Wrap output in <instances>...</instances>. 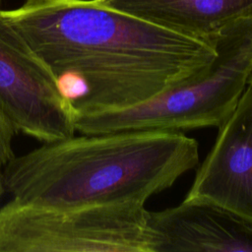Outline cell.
<instances>
[{"mask_svg":"<svg viewBox=\"0 0 252 252\" xmlns=\"http://www.w3.org/2000/svg\"><path fill=\"white\" fill-rule=\"evenodd\" d=\"M198 162L197 141L182 132L81 134L15 156L4 184L11 199L42 207L145 204Z\"/></svg>","mask_w":252,"mask_h":252,"instance_id":"2","label":"cell"},{"mask_svg":"<svg viewBox=\"0 0 252 252\" xmlns=\"http://www.w3.org/2000/svg\"><path fill=\"white\" fill-rule=\"evenodd\" d=\"M0 111L18 133L40 143L76 133L58 77L0 12Z\"/></svg>","mask_w":252,"mask_h":252,"instance_id":"5","label":"cell"},{"mask_svg":"<svg viewBox=\"0 0 252 252\" xmlns=\"http://www.w3.org/2000/svg\"><path fill=\"white\" fill-rule=\"evenodd\" d=\"M145 204L0 207V252H151Z\"/></svg>","mask_w":252,"mask_h":252,"instance_id":"4","label":"cell"},{"mask_svg":"<svg viewBox=\"0 0 252 252\" xmlns=\"http://www.w3.org/2000/svg\"><path fill=\"white\" fill-rule=\"evenodd\" d=\"M247 85H252V63H251V67H250V71L247 79Z\"/></svg>","mask_w":252,"mask_h":252,"instance_id":"10","label":"cell"},{"mask_svg":"<svg viewBox=\"0 0 252 252\" xmlns=\"http://www.w3.org/2000/svg\"><path fill=\"white\" fill-rule=\"evenodd\" d=\"M0 12L58 77L74 119L143 103L216 56L205 41L95 0H27Z\"/></svg>","mask_w":252,"mask_h":252,"instance_id":"1","label":"cell"},{"mask_svg":"<svg viewBox=\"0 0 252 252\" xmlns=\"http://www.w3.org/2000/svg\"><path fill=\"white\" fill-rule=\"evenodd\" d=\"M216 56L200 72L138 105L74 119L85 135L220 127L235 108L252 63V17L224 29L213 41Z\"/></svg>","mask_w":252,"mask_h":252,"instance_id":"3","label":"cell"},{"mask_svg":"<svg viewBox=\"0 0 252 252\" xmlns=\"http://www.w3.org/2000/svg\"><path fill=\"white\" fill-rule=\"evenodd\" d=\"M18 134L9 119L0 111V207L3 195L6 193L4 184V169L15 157L13 141Z\"/></svg>","mask_w":252,"mask_h":252,"instance_id":"9","label":"cell"},{"mask_svg":"<svg viewBox=\"0 0 252 252\" xmlns=\"http://www.w3.org/2000/svg\"><path fill=\"white\" fill-rule=\"evenodd\" d=\"M186 198H204L252 220V85L219 127Z\"/></svg>","mask_w":252,"mask_h":252,"instance_id":"6","label":"cell"},{"mask_svg":"<svg viewBox=\"0 0 252 252\" xmlns=\"http://www.w3.org/2000/svg\"><path fill=\"white\" fill-rule=\"evenodd\" d=\"M174 32L213 45L233 23L252 17V0H95Z\"/></svg>","mask_w":252,"mask_h":252,"instance_id":"8","label":"cell"},{"mask_svg":"<svg viewBox=\"0 0 252 252\" xmlns=\"http://www.w3.org/2000/svg\"><path fill=\"white\" fill-rule=\"evenodd\" d=\"M151 252H252V220L204 198L149 212Z\"/></svg>","mask_w":252,"mask_h":252,"instance_id":"7","label":"cell"}]
</instances>
